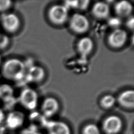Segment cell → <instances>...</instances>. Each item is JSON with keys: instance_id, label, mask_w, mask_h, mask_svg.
<instances>
[{"instance_id": "cell-1", "label": "cell", "mask_w": 134, "mask_h": 134, "mask_svg": "<svg viewBox=\"0 0 134 134\" xmlns=\"http://www.w3.org/2000/svg\"><path fill=\"white\" fill-rule=\"evenodd\" d=\"M2 73L7 79L13 81L20 80L26 74L25 64L17 59H9L3 64Z\"/></svg>"}, {"instance_id": "cell-2", "label": "cell", "mask_w": 134, "mask_h": 134, "mask_svg": "<svg viewBox=\"0 0 134 134\" xmlns=\"http://www.w3.org/2000/svg\"><path fill=\"white\" fill-rule=\"evenodd\" d=\"M48 17L51 21L53 24L61 25L67 20L68 8L64 5H54L49 9Z\"/></svg>"}, {"instance_id": "cell-3", "label": "cell", "mask_w": 134, "mask_h": 134, "mask_svg": "<svg viewBox=\"0 0 134 134\" xmlns=\"http://www.w3.org/2000/svg\"><path fill=\"white\" fill-rule=\"evenodd\" d=\"M122 128V121L116 115L106 117L102 124V129L106 134H118Z\"/></svg>"}, {"instance_id": "cell-4", "label": "cell", "mask_w": 134, "mask_h": 134, "mask_svg": "<svg viewBox=\"0 0 134 134\" xmlns=\"http://www.w3.org/2000/svg\"><path fill=\"white\" fill-rule=\"evenodd\" d=\"M19 100L26 109L33 110L36 107L38 103L37 93L32 88H24L20 94Z\"/></svg>"}, {"instance_id": "cell-5", "label": "cell", "mask_w": 134, "mask_h": 134, "mask_svg": "<svg viewBox=\"0 0 134 134\" xmlns=\"http://www.w3.org/2000/svg\"><path fill=\"white\" fill-rule=\"evenodd\" d=\"M89 21L86 16L79 13L73 14L69 22L72 30L78 34L86 32L89 28Z\"/></svg>"}, {"instance_id": "cell-6", "label": "cell", "mask_w": 134, "mask_h": 134, "mask_svg": "<svg viewBox=\"0 0 134 134\" xmlns=\"http://www.w3.org/2000/svg\"><path fill=\"white\" fill-rule=\"evenodd\" d=\"M1 24L3 28L6 31L13 33L19 28L20 20L15 14H3L1 17Z\"/></svg>"}, {"instance_id": "cell-7", "label": "cell", "mask_w": 134, "mask_h": 134, "mask_svg": "<svg viewBox=\"0 0 134 134\" xmlns=\"http://www.w3.org/2000/svg\"><path fill=\"white\" fill-rule=\"evenodd\" d=\"M127 38V33L125 30L117 28L114 30L110 34L108 38V42L111 47L119 48L125 44Z\"/></svg>"}, {"instance_id": "cell-8", "label": "cell", "mask_w": 134, "mask_h": 134, "mask_svg": "<svg viewBox=\"0 0 134 134\" xmlns=\"http://www.w3.org/2000/svg\"><path fill=\"white\" fill-rule=\"evenodd\" d=\"M45 128L48 134H71L69 126L62 121H48Z\"/></svg>"}, {"instance_id": "cell-9", "label": "cell", "mask_w": 134, "mask_h": 134, "mask_svg": "<svg viewBox=\"0 0 134 134\" xmlns=\"http://www.w3.org/2000/svg\"><path fill=\"white\" fill-rule=\"evenodd\" d=\"M59 108V104L58 100L52 97L44 99L41 105L42 115L46 118L54 116L58 112Z\"/></svg>"}, {"instance_id": "cell-10", "label": "cell", "mask_w": 134, "mask_h": 134, "mask_svg": "<svg viewBox=\"0 0 134 134\" xmlns=\"http://www.w3.org/2000/svg\"><path fill=\"white\" fill-rule=\"evenodd\" d=\"M25 116L19 111H13L9 113L6 119V124L10 129H15L22 126L24 122Z\"/></svg>"}, {"instance_id": "cell-11", "label": "cell", "mask_w": 134, "mask_h": 134, "mask_svg": "<svg viewBox=\"0 0 134 134\" xmlns=\"http://www.w3.org/2000/svg\"><path fill=\"white\" fill-rule=\"evenodd\" d=\"M26 79L30 82H39L43 80L45 76L44 69L38 65L31 66L26 73Z\"/></svg>"}, {"instance_id": "cell-12", "label": "cell", "mask_w": 134, "mask_h": 134, "mask_svg": "<svg viewBox=\"0 0 134 134\" xmlns=\"http://www.w3.org/2000/svg\"><path fill=\"white\" fill-rule=\"evenodd\" d=\"M94 46L93 41L90 37H83L79 40L77 44V49L80 54L85 58L92 51Z\"/></svg>"}, {"instance_id": "cell-13", "label": "cell", "mask_w": 134, "mask_h": 134, "mask_svg": "<svg viewBox=\"0 0 134 134\" xmlns=\"http://www.w3.org/2000/svg\"><path fill=\"white\" fill-rule=\"evenodd\" d=\"M118 103L122 107L132 108L134 106V92L131 90L124 91L118 97Z\"/></svg>"}, {"instance_id": "cell-14", "label": "cell", "mask_w": 134, "mask_h": 134, "mask_svg": "<svg viewBox=\"0 0 134 134\" xmlns=\"http://www.w3.org/2000/svg\"><path fill=\"white\" fill-rule=\"evenodd\" d=\"M92 13L96 18H105L109 15V7L108 4L105 2H97L93 6Z\"/></svg>"}, {"instance_id": "cell-15", "label": "cell", "mask_w": 134, "mask_h": 134, "mask_svg": "<svg viewBox=\"0 0 134 134\" xmlns=\"http://www.w3.org/2000/svg\"><path fill=\"white\" fill-rule=\"evenodd\" d=\"M13 88L10 85L7 84L0 85V99L7 106L13 104Z\"/></svg>"}, {"instance_id": "cell-16", "label": "cell", "mask_w": 134, "mask_h": 134, "mask_svg": "<svg viewBox=\"0 0 134 134\" xmlns=\"http://www.w3.org/2000/svg\"><path fill=\"white\" fill-rule=\"evenodd\" d=\"M131 4L126 1H121L117 2L115 5L116 13L120 17H126L130 15L132 11Z\"/></svg>"}, {"instance_id": "cell-17", "label": "cell", "mask_w": 134, "mask_h": 134, "mask_svg": "<svg viewBox=\"0 0 134 134\" xmlns=\"http://www.w3.org/2000/svg\"><path fill=\"white\" fill-rule=\"evenodd\" d=\"M30 126H32L40 130V129L46 127L48 120L43 115L39 114H32L30 117Z\"/></svg>"}, {"instance_id": "cell-18", "label": "cell", "mask_w": 134, "mask_h": 134, "mask_svg": "<svg viewBox=\"0 0 134 134\" xmlns=\"http://www.w3.org/2000/svg\"><path fill=\"white\" fill-rule=\"evenodd\" d=\"M90 2L88 1H66L64 5L68 8L71 7L72 8L85 9L88 6Z\"/></svg>"}, {"instance_id": "cell-19", "label": "cell", "mask_w": 134, "mask_h": 134, "mask_svg": "<svg viewBox=\"0 0 134 134\" xmlns=\"http://www.w3.org/2000/svg\"><path fill=\"white\" fill-rule=\"evenodd\" d=\"M116 99L113 95H106L102 98L100 105L105 109H109L114 105Z\"/></svg>"}, {"instance_id": "cell-20", "label": "cell", "mask_w": 134, "mask_h": 134, "mask_svg": "<svg viewBox=\"0 0 134 134\" xmlns=\"http://www.w3.org/2000/svg\"><path fill=\"white\" fill-rule=\"evenodd\" d=\"M82 134H100V131L96 125L88 124L83 127Z\"/></svg>"}, {"instance_id": "cell-21", "label": "cell", "mask_w": 134, "mask_h": 134, "mask_svg": "<svg viewBox=\"0 0 134 134\" xmlns=\"http://www.w3.org/2000/svg\"><path fill=\"white\" fill-rule=\"evenodd\" d=\"M20 134H41L40 130L29 125V127L24 129Z\"/></svg>"}, {"instance_id": "cell-22", "label": "cell", "mask_w": 134, "mask_h": 134, "mask_svg": "<svg viewBox=\"0 0 134 134\" xmlns=\"http://www.w3.org/2000/svg\"><path fill=\"white\" fill-rule=\"evenodd\" d=\"M12 6V2L9 0H0V12H4Z\"/></svg>"}, {"instance_id": "cell-23", "label": "cell", "mask_w": 134, "mask_h": 134, "mask_svg": "<svg viewBox=\"0 0 134 134\" xmlns=\"http://www.w3.org/2000/svg\"><path fill=\"white\" fill-rule=\"evenodd\" d=\"M9 40L7 36L0 34V49L6 48L9 44Z\"/></svg>"}, {"instance_id": "cell-24", "label": "cell", "mask_w": 134, "mask_h": 134, "mask_svg": "<svg viewBox=\"0 0 134 134\" xmlns=\"http://www.w3.org/2000/svg\"><path fill=\"white\" fill-rule=\"evenodd\" d=\"M127 26L131 29H133V17H131L130 19H129L128 20Z\"/></svg>"}, {"instance_id": "cell-25", "label": "cell", "mask_w": 134, "mask_h": 134, "mask_svg": "<svg viewBox=\"0 0 134 134\" xmlns=\"http://www.w3.org/2000/svg\"><path fill=\"white\" fill-rule=\"evenodd\" d=\"M4 114L3 113V111L2 109L0 108V124L4 120Z\"/></svg>"}, {"instance_id": "cell-26", "label": "cell", "mask_w": 134, "mask_h": 134, "mask_svg": "<svg viewBox=\"0 0 134 134\" xmlns=\"http://www.w3.org/2000/svg\"><path fill=\"white\" fill-rule=\"evenodd\" d=\"M5 132V128L4 127H0V134H4Z\"/></svg>"}, {"instance_id": "cell-27", "label": "cell", "mask_w": 134, "mask_h": 134, "mask_svg": "<svg viewBox=\"0 0 134 134\" xmlns=\"http://www.w3.org/2000/svg\"><path fill=\"white\" fill-rule=\"evenodd\" d=\"M1 55H0V63H1Z\"/></svg>"}]
</instances>
